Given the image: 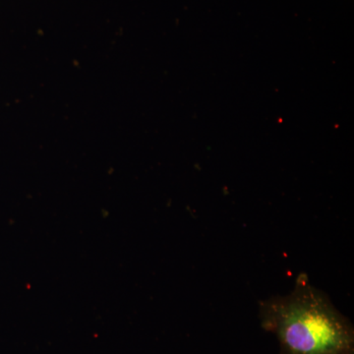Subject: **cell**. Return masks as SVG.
I'll return each instance as SVG.
<instances>
[{"label": "cell", "instance_id": "1", "mask_svg": "<svg viewBox=\"0 0 354 354\" xmlns=\"http://www.w3.org/2000/svg\"><path fill=\"white\" fill-rule=\"evenodd\" d=\"M259 320L277 337L279 354H354L353 323L306 272L298 274L288 295L259 302Z\"/></svg>", "mask_w": 354, "mask_h": 354}]
</instances>
